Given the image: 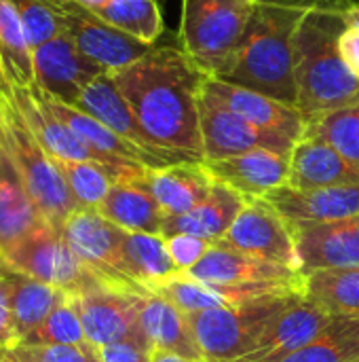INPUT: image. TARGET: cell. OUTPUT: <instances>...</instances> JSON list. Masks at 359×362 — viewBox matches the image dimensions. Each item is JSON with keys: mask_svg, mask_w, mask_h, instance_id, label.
<instances>
[{"mask_svg": "<svg viewBox=\"0 0 359 362\" xmlns=\"http://www.w3.org/2000/svg\"><path fill=\"white\" fill-rule=\"evenodd\" d=\"M110 76L152 146L205 161L199 119L205 74L178 42L154 45Z\"/></svg>", "mask_w": 359, "mask_h": 362, "instance_id": "obj_1", "label": "cell"}, {"mask_svg": "<svg viewBox=\"0 0 359 362\" xmlns=\"http://www.w3.org/2000/svg\"><path fill=\"white\" fill-rule=\"evenodd\" d=\"M345 8L341 0H311L298 21L292 59L296 108L305 121L359 102V81L339 49L347 30Z\"/></svg>", "mask_w": 359, "mask_h": 362, "instance_id": "obj_2", "label": "cell"}, {"mask_svg": "<svg viewBox=\"0 0 359 362\" xmlns=\"http://www.w3.org/2000/svg\"><path fill=\"white\" fill-rule=\"evenodd\" d=\"M309 2L311 0H256L239 47L214 78L296 106L292 42Z\"/></svg>", "mask_w": 359, "mask_h": 362, "instance_id": "obj_3", "label": "cell"}, {"mask_svg": "<svg viewBox=\"0 0 359 362\" xmlns=\"http://www.w3.org/2000/svg\"><path fill=\"white\" fill-rule=\"evenodd\" d=\"M0 148L40 216L61 231L63 223L78 210L57 161L40 146L28 129L11 93L0 87Z\"/></svg>", "mask_w": 359, "mask_h": 362, "instance_id": "obj_4", "label": "cell"}, {"mask_svg": "<svg viewBox=\"0 0 359 362\" xmlns=\"http://www.w3.org/2000/svg\"><path fill=\"white\" fill-rule=\"evenodd\" d=\"M256 0H182L178 45L205 76H218L239 47Z\"/></svg>", "mask_w": 359, "mask_h": 362, "instance_id": "obj_5", "label": "cell"}, {"mask_svg": "<svg viewBox=\"0 0 359 362\" xmlns=\"http://www.w3.org/2000/svg\"><path fill=\"white\" fill-rule=\"evenodd\" d=\"M303 297H267L186 316L205 361L233 362L250 354L273 322Z\"/></svg>", "mask_w": 359, "mask_h": 362, "instance_id": "obj_6", "label": "cell"}, {"mask_svg": "<svg viewBox=\"0 0 359 362\" xmlns=\"http://www.w3.org/2000/svg\"><path fill=\"white\" fill-rule=\"evenodd\" d=\"M61 235L83 267L97 282L135 295H150L129 272L125 257L127 231L104 218L97 210L78 208L63 223Z\"/></svg>", "mask_w": 359, "mask_h": 362, "instance_id": "obj_7", "label": "cell"}, {"mask_svg": "<svg viewBox=\"0 0 359 362\" xmlns=\"http://www.w3.org/2000/svg\"><path fill=\"white\" fill-rule=\"evenodd\" d=\"M0 259L13 269L70 295H78L93 284H99L70 250L61 231L51 225H42L28 233L0 252Z\"/></svg>", "mask_w": 359, "mask_h": 362, "instance_id": "obj_8", "label": "cell"}, {"mask_svg": "<svg viewBox=\"0 0 359 362\" xmlns=\"http://www.w3.org/2000/svg\"><path fill=\"white\" fill-rule=\"evenodd\" d=\"M59 19L61 34L68 36L89 59H93L106 72H116L142 55H146L152 47L142 40L112 28L95 13L70 2V0H47Z\"/></svg>", "mask_w": 359, "mask_h": 362, "instance_id": "obj_9", "label": "cell"}, {"mask_svg": "<svg viewBox=\"0 0 359 362\" xmlns=\"http://www.w3.org/2000/svg\"><path fill=\"white\" fill-rule=\"evenodd\" d=\"M199 119L205 161L226 159L254 148H271L281 155H290L294 148L292 142L269 132H262L243 117H239L237 112H233L212 91H207L205 85L201 89Z\"/></svg>", "mask_w": 359, "mask_h": 362, "instance_id": "obj_10", "label": "cell"}, {"mask_svg": "<svg viewBox=\"0 0 359 362\" xmlns=\"http://www.w3.org/2000/svg\"><path fill=\"white\" fill-rule=\"evenodd\" d=\"M222 244L298 272L292 225L264 197H248Z\"/></svg>", "mask_w": 359, "mask_h": 362, "instance_id": "obj_11", "label": "cell"}, {"mask_svg": "<svg viewBox=\"0 0 359 362\" xmlns=\"http://www.w3.org/2000/svg\"><path fill=\"white\" fill-rule=\"evenodd\" d=\"M72 297L91 346L104 348L127 339H144L140 329V308L146 295L118 291L99 282Z\"/></svg>", "mask_w": 359, "mask_h": 362, "instance_id": "obj_12", "label": "cell"}, {"mask_svg": "<svg viewBox=\"0 0 359 362\" xmlns=\"http://www.w3.org/2000/svg\"><path fill=\"white\" fill-rule=\"evenodd\" d=\"M32 64L34 87L70 106L95 76L106 72L63 34L32 49Z\"/></svg>", "mask_w": 359, "mask_h": 362, "instance_id": "obj_13", "label": "cell"}, {"mask_svg": "<svg viewBox=\"0 0 359 362\" xmlns=\"http://www.w3.org/2000/svg\"><path fill=\"white\" fill-rule=\"evenodd\" d=\"M292 231L303 278L324 269L359 267V216L292 225Z\"/></svg>", "mask_w": 359, "mask_h": 362, "instance_id": "obj_14", "label": "cell"}, {"mask_svg": "<svg viewBox=\"0 0 359 362\" xmlns=\"http://www.w3.org/2000/svg\"><path fill=\"white\" fill-rule=\"evenodd\" d=\"M184 276L203 284H286L305 288V278L296 269L239 252L222 242L212 244L205 257Z\"/></svg>", "mask_w": 359, "mask_h": 362, "instance_id": "obj_15", "label": "cell"}, {"mask_svg": "<svg viewBox=\"0 0 359 362\" xmlns=\"http://www.w3.org/2000/svg\"><path fill=\"white\" fill-rule=\"evenodd\" d=\"M203 85L222 104H226L233 112H237L239 117H243L258 129L279 136L292 144H296L305 136L307 121L303 119L296 106L275 100L267 93L214 78V76H205Z\"/></svg>", "mask_w": 359, "mask_h": 362, "instance_id": "obj_16", "label": "cell"}, {"mask_svg": "<svg viewBox=\"0 0 359 362\" xmlns=\"http://www.w3.org/2000/svg\"><path fill=\"white\" fill-rule=\"evenodd\" d=\"M264 199L290 223H332L359 216V185H339L311 191L279 187Z\"/></svg>", "mask_w": 359, "mask_h": 362, "instance_id": "obj_17", "label": "cell"}, {"mask_svg": "<svg viewBox=\"0 0 359 362\" xmlns=\"http://www.w3.org/2000/svg\"><path fill=\"white\" fill-rule=\"evenodd\" d=\"M214 180L235 189L245 197H264L288 185L290 155L271 148H254L218 161H205Z\"/></svg>", "mask_w": 359, "mask_h": 362, "instance_id": "obj_18", "label": "cell"}, {"mask_svg": "<svg viewBox=\"0 0 359 362\" xmlns=\"http://www.w3.org/2000/svg\"><path fill=\"white\" fill-rule=\"evenodd\" d=\"M8 93H11L13 104L17 106L21 119L25 121L28 129L34 134V138L40 142V146L51 157L68 159V161H97V163H104V159L99 155H95L59 117L53 115V110L47 106L44 95H42V91L38 87L15 89V91H8Z\"/></svg>", "mask_w": 359, "mask_h": 362, "instance_id": "obj_19", "label": "cell"}, {"mask_svg": "<svg viewBox=\"0 0 359 362\" xmlns=\"http://www.w3.org/2000/svg\"><path fill=\"white\" fill-rule=\"evenodd\" d=\"M334 318L305 297L294 301L260 337L256 348L233 362H279L300 346L315 339Z\"/></svg>", "mask_w": 359, "mask_h": 362, "instance_id": "obj_20", "label": "cell"}, {"mask_svg": "<svg viewBox=\"0 0 359 362\" xmlns=\"http://www.w3.org/2000/svg\"><path fill=\"white\" fill-rule=\"evenodd\" d=\"M339 185H359V168L328 142L303 136L290 153L288 187L311 191Z\"/></svg>", "mask_w": 359, "mask_h": 362, "instance_id": "obj_21", "label": "cell"}, {"mask_svg": "<svg viewBox=\"0 0 359 362\" xmlns=\"http://www.w3.org/2000/svg\"><path fill=\"white\" fill-rule=\"evenodd\" d=\"M72 106L83 110V112H87L89 117L97 119L99 123H104L106 127H110L118 136L131 140L133 144H138V146H142V148H146L150 153L174 157V159H180V161H201V159H193V157L180 155V153H171V151H163V148L152 146L146 140L144 132L140 129V125H138V121H135L127 100L118 91V87H116L114 78L110 76V72H104V74L95 76L80 91V95L76 98V102Z\"/></svg>", "mask_w": 359, "mask_h": 362, "instance_id": "obj_22", "label": "cell"}, {"mask_svg": "<svg viewBox=\"0 0 359 362\" xmlns=\"http://www.w3.org/2000/svg\"><path fill=\"white\" fill-rule=\"evenodd\" d=\"M245 202V195L216 180L209 195L203 202H199L193 210L178 216H165L161 225V235L171 238L186 233L203 238L212 244L222 242L231 225L243 210Z\"/></svg>", "mask_w": 359, "mask_h": 362, "instance_id": "obj_23", "label": "cell"}, {"mask_svg": "<svg viewBox=\"0 0 359 362\" xmlns=\"http://www.w3.org/2000/svg\"><path fill=\"white\" fill-rule=\"evenodd\" d=\"M146 170L148 168H142L125 178H118L97 212L129 233L161 235L165 214L146 185Z\"/></svg>", "mask_w": 359, "mask_h": 362, "instance_id": "obj_24", "label": "cell"}, {"mask_svg": "<svg viewBox=\"0 0 359 362\" xmlns=\"http://www.w3.org/2000/svg\"><path fill=\"white\" fill-rule=\"evenodd\" d=\"M140 329L152 352L176 354L188 361H205L193 335L188 316L157 293L142 299Z\"/></svg>", "mask_w": 359, "mask_h": 362, "instance_id": "obj_25", "label": "cell"}, {"mask_svg": "<svg viewBox=\"0 0 359 362\" xmlns=\"http://www.w3.org/2000/svg\"><path fill=\"white\" fill-rule=\"evenodd\" d=\"M144 178L165 216L193 210L209 195L216 182L205 161H182L157 170L148 168Z\"/></svg>", "mask_w": 359, "mask_h": 362, "instance_id": "obj_26", "label": "cell"}, {"mask_svg": "<svg viewBox=\"0 0 359 362\" xmlns=\"http://www.w3.org/2000/svg\"><path fill=\"white\" fill-rule=\"evenodd\" d=\"M0 272L6 280L8 295H11L17 344H21L47 320V316L61 301H66L70 297V293L49 286L44 282H38V280L13 269L2 259H0Z\"/></svg>", "mask_w": 359, "mask_h": 362, "instance_id": "obj_27", "label": "cell"}, {"mask_svg": "<svg viewBox=\"0 0 359 362\" xmlns=\"http://www.w3.org/2000/svg\"><path fill=\"white\" fill-rule=\"evenodd\" d=\"M0 85L6 91L34 87L32 47L11 0H0Z\"/></svg>", "mask_w": 359, "mask_h": 362, "instance_id": "obj_28", "label": "cell"}, {"mask_svg": "<svg viewBox=\"0 0 359 362\" xmlns=\"http://www.w3.org/2000/svg\"><path fill=\"white\" fill-rule=\"evenodd\" d=\"M305 299L332 318H359V267L324 269L307 276Z\"/></svg>", "mask_w": 359, "mask_h": 362, "instance_id": "obj_29", "label": "cell"}, {"mask_svg": "<svg viewBox=\"0 0 359 362\" xmlns=\"http://www.w3.org/2000/svg\"><path fill=\"white\" fill-rule=\"evenodd\" d=\"M125 257L133 280L148 293H154L159 286L180 276V269L171 261L163 235L127 231Z\"/></svg>", "mask_w": 359, "mask_h": 362, "instance_id": "obj_30", "label": "cell"}, {"mask_svg": "<svg viewBox=\"0 0 359 362\" xmlns=\"http://www.w3.org/2000/svg\"><path fill=\"white\" fill-rule=\"evenodd\" d=\"M55 161L61 170V176L74 202L78 204V208H87V210H97L118 178H125L144 168V165H135L127 170H116L97 161H68V159H55Z\"/></svg>", "mask_w": 359, "mask_h": 362, "instance_id": "obj_31", "label": "cell"}, {"mask_svg": "<svg viewBox=\"0 0 359 362\" xmlns=\"http://www.w3.org/2000/svg\"><path fill=\"white\" fill-rule=\"evenodd\" d=\"M47 225L13 172L0 176V252Z\"/></svg>", "mask_w": 359, "mask_h": 362, "instance_id": "obj_32", "label": "cell"}, {"mask_svg": "<svg viewBox=\"0 0 359 362\" xmlns=\"http://www.w3.org/2000/svg\"><path fill=\"white\" fill-rule=\"evenodd\" d=\"M279 362H359V318H334L315 339Z\"/></svg>", "mask_w": 359, "mask_h": 362, "instance_id": "obj_33", "label": "cell"}, {"mask_svg": "<svg viewBox=\"0 0 359 362\" xmlns=\"http://www.w3.org/2000/svg\"><path fill=\"white\" fill-rule=\"evenodd\" d=\"M95 15L150 47H154L165 32L159 0H110L95 11Z\"/></svg>", "mask_w": 359, "mask_h": 362, "instance_id": "obj_34", "label": "cell"}, {"mask_svg": "<svg viewBox=\"0 0 359 362\" xmlns=\"http://www.w3.org/2000/svg\"><path fill=\"white\" fill-rule=\"evenodd\" d=\"M305 136L328 142L359 168V102L307 121Z\"/></svg>", "mask_w": 359, "mask_h": 362, "instance_id": "obj_35", "label": "cell"}, {"mask_svg": "<svg viewBox=\"0 0 359 362\" xmlns=\"http://www.w3.org/2000/svg\"><path fill=\"white\" fill-rule=\"evenodd\" d=\"M21 344H44V346H80V344H89L74 297L70 295L66 301H61L47 316V320L30 337H25Z\"/></svg>", "mask_w": 359, "mask_h": 362, "instance_id": "obj_36", "label": "cell"}, {"mask_svg": "<svg viewBox=\"0 0 359 362\" xmlns=\"http://www.w3.org/2000/svg\"><path fill=\"white\" fill-rule=\"evenodd\" d=\"M11 2L17 8V15L23 23L25 36L32 49L61 34L57 13L47 0H11Z\"/></svg>", "mask_w": 359, "mask_h": 362, "instance_id": "obj_37", "label": "cell"}, {"mask_svg": "<svg viewBox=\"0 0 359 362\" xmlns=\"http://www.w3.org/2000/svg\"><path fill=\"white\" fill-rule=\"evenodd\" d=\"M17 362H102L99 352L91 344L80 346H44V344H17L11 348Z\"/></svg>", "mask_w": 359, "mask_h": 362, "instance_id": "obj_38", "label": "cell"}, {"mask_svg": "<svg viewBox=\"0 0 359 362\" xmlns=\"http://www.w3.org/2000/svg\"><path fill=\"white\" fill-rule=\"evenodd\" d=\"M165 244H167L169 257L176 263V267L180 269V274L190 272L212 248V242L197 238V235H186V233L165 238Z\"/></svg>", "mask_w": 359, "mask_h": 362, "instance_id": "obj_39", "label": "cell"}, {"mask_svg": "<svg viewBox=\"0 0 359 362\" xmlns=\"http://www.w3.org/2000/svg\"><path fill=\"white\" fill-rule=\"evenodd\" d=\"M102 362H150L152 348L144 339H127L112 346L97 348Z\"/></svg>", "mask_w": 359, "mask_h": 362, "instance_id": "obj_40", "label": "cell"}, {"mask_svg": "<svg viewBox=\"0 0 359 362\" xmlns=\"http://www.w3.org/2000/svg\"><path fill=\"white\" fill-rule=\"evenodd\" d=\"M17 346V333H15V320H13V308H11V295L6 280L0 272V348H15Z\"/></svg>", "mask_w": 359, "mask_h": 362, "instance_id": "obj_41", "label": "cell"}, {"mask_svg": "<svg viewBox=\"0 0 359 362\" xmlns=\"http://www.w3.org/2000/svg\"><path fill=\"white\" fill-rule=\"evenodd\" d=\"M339 49H341V57L345 62V66L349 68V72L359 81V30L358 28H349L341 34L339 40Z\"/></svg>", "mask_w": 359, "mask_h": 362, "instance_id": "obj_42", "label": "cell"}, {"mask_svg": "<svg viewBox=\"0 0 359 362\" xmlns=\"http://www.w3.org/2000/svg\"><path fill=\"white\" fill-rule=\"evenodd\" d=\"M345 21L349 28H358L359 30V2L358 4H349L345 8Z\"/></svg>", "mask_w": 359, "mask_h": 362, "instance_id": "obj_43", "label": "cell"}, {"mask_svg": "<svg viewBox=\"0 0 359 362\" xmlns=\"http://www.w3.org/2000/svg\"><path fill=\"white\" fill-rule=\"evenodd\" d=\"M150 362H209V361H188L176 354H165V352H152V361Z\"/></svg>", "mask_w": 359, "mask_h": 362, "instance_id": "obj_44", "label": "cell"}, {"mask_svg": "<svg viewBox=\"0 0 359 362\" xmlns=\"http://www.w3.org/2000/svg\"><path fill=\"white\" fill-rule=\"evenodd\" d=\"M70 2H74V4H78V6H83V8H87V11H91V13H95V11H99L106 2H110V0H70Z\"/></svg>", "mask_w": 359, "mask_h": 362, "instance_id": "obj_45", "label": "cell"}, {"mask_svg": "<svg viewBox=\"0 0 359 362\" xmlns=\"http://www.w3.org/2000/svg\"><path fill=\"white\" fill-rule=\"evenodd\" d=\"M6 172H13V170H11V165H8V161H6V157H4V153L0 148V176L6 174Z\"/></svg>", "mask_w": 359, "mask_h": 362, "instance_id": "obj_46", "label": "cell"}, {"mask_svg": "<svg viewBox=\"0 0 359 362\" xmlns=\"http://www.w3.org/2000/svg\"><path fill=\"white\" fill-rule=\"evenodd\" d=\"M0 362H17V361L13 358L11 350H6V348H0Z\"/></svg>", "mask_w": 359, "mask_h": 362, "instance_id": "obj_47", "label": "cell"}, {"mask_svg": "<svg viewBox=\"0 0 359 362\" xmlns=\"http://www.w3.org/2000/svg\"><path fill=\"white\" fill-rule=\"evenodd\" d=\"M341 2H345V4L349 6V4H358L359 0H341Z\"/></svg>", "mask_w": 359, "mask_h": 362, "instance_id": "obj_48", "label": "cell"}]
</instances>
